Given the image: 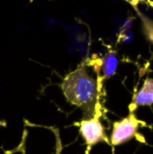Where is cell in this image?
<instances>
[{
  "label": "cell",
  "instance_id": "cell-1",
  "mask_svg": "<svg viewBox=\"0 0 153 154\" xmlns=\"http://www.w3.org/2000/svg\"><path fill=\"white\" fill-rule=\"evenodd\" d=\"M87 64L84 61L69 73L61 83V89L66 99L72 105L82 109L84 119L93 117L101 113L100 91L101 80L96 81L87 71Z\"/></svg>",
  "mask_w": 153,
  "mask_h": 154
},
{
  "label": "cell",
  "instance_id": "cell-2",
  "mask_svg": "<svg viewBox=\"0 0 153 154\" xmlns=\"http://www.w3.org/2000/svg\"><path fill=\"white\" fill-rule=\"evenodd\" d=\"M102 114H96L93 117L82 119L79 123V134L87 145V154L91 148L98 143L104 142L110 143L105 133V127L100 121Z\"/></svg>",
  "mask_w": 153,
  "mask_h": 154
},
{
  "label": "cell",
  "instance_id": "cell-3",
  "mask_svg": "<svg viewBox=\"0 0 153 154\" xmlns=\"http://www.w3.org/2000/svg\"><path fill=\"white\" fill-rule=\"evenodd\" d=\"M141 123L133 113L120 121L115 122L109 141L110 143L113 146H117L133 139L137 134Z\"/></svg>",
  "mask_w": 153,
  "mask_h": 154
},
{
  "label": "cell",
  "instance_id": "cell-4",
  "mask_svg": "<svg viewBox=\"0 0 153 154\" xmlns=\"http://www.w3.org/2000/svg\"><path fill=\"white\" fill-rule=\"evenodd\" d=\"M153 104V79L147 78L142 88L135 94L133 99L134 109L139 106H151Z\"/></svg>",
  "mask_w": 153,
  "mask_h": 154
},
{
  "label": "cell",
  "instance_id": "cell-5",
  "mask_svg": "<svg viewBox=\"0 0 153 154\" xmlns=\"http://www.w3.org/2000/svg\"><path fill=\"white\" fill-rule=\"evenodd\" d=\"M100 61V68L103 72L102 79H109L115 74L118 66V59L115 52L114 51H108L106 55L103 56Z\"/></svg>",
  "mask_w": 153,
  "mask_h": 154
},
{
  "label": "cell",
  "instance_id": "cell-6",
  "mask_svg": "<svg viewBox=\"0 0 153 154\" xmlns=\"http://www.w3.org/2000/svg\"><path fill=\"white\" fill-rule=\"evenodd\" d=\"M135 9H136V12H137V14H139V16H140V18L142 20L143 31H144L148 40L153 44V21L151 18L147 17L143 13L140 12L136 8V6H135Z\"/></svg>",
  "mask_w": 153,
  "mask_h": 154
},
{
  "label": "cell",
  "instance_id": "cell-7",
  "mask_svg": "<svg viewBox=\"0 0 153 154\" xmlns=\"http://www.w3.org/2000/svg\"><path fill=\"white\" fill-rule=\"evenodd\" d=\"M23 142H24V138H23V143L18 146V147H16L15 149H13V150H10V151H5L4 152V153L3 154H14V152H18V151H20V149H21V147L22 146H23Z\"/></svg>",
  "mask_w": 153,
  "mask_h": 154
}]
</instances>
